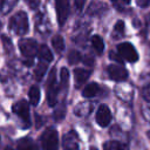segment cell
Segmentation results:
<instances>
[{"label": "cell", "instance_id": "1", "mask_svg": "<svg viewBox=\"0 0 150 150\" xmlns=\"http://www.w3.org/2000/svg\"><path fill=\"white\" fill-rule=\"evenodd\" d=\"M9 29L18 35H25L28 32V18L25 12H18L9 20Z\"/></svg>", "mask_w": 150, "mask_h": 150}, {"label": "cell", "instance_id": "2", "mask_svg": "<svg viewBox=\"0 0 150 150\" xmlns=\"http://www.w3.org/2000/svg\"><path fill=\"white\" fill-rule=\"evenodd\" d=\"M41 144L43 150H57L59 148V136L54 128H48L41 135Z\"/></svg>", "mask_w": 150, "mask_h": 150}, {"label": "cell", "instance_id": "3", "mask_svg": "<svg viewBox=\"0 0 150 150\" xmlns=\"http://www.w3.org/2000/svg\"><path fill=\"white\" fill-rule=\"evenodd\" d=\"M19 48H20L21 54L27 60H30V61H33V57L39 50L38 43L33 39H21L19 41Z\"/></svg>", "mask_w": 150, "mask_h": 150}, {"label": "cell", "instance_id": "4", "mask_svg": "<svg viewBox=\"0 0 150 150\" xmlns=\"http://www.w3.org/2000/svg\"><path fill=\"white\" fill-rule=\"evenodd\" d=\"M56 96H57V84H56L55 68H53L50 70L48 82H47V100L49 105H54L56 103Z\"/></svg>", "mask_w": 150, "mask_h": 150}, {"label": "cell", "instance_id": "5", "mask_svg": "<svg viewBox=\"0 0 150 150\" xmlns=\"http://www.w3.org/2000/svg\"><path fill=\"white\" fill-rule=\"evenodd\" d=\"M13 111L25 123V127H29V124H30V117H29V105H28L27 101L21 100L19 102H16L13 105Z\"/></svg>", "mask_w": 150, "mask_h": 150}, {"label": "cell", "instance_id": "6", "mask_svg": "<svg viewBox=\"0 0 150 150\" xmlns=\"http://www.w3.org/2000/svg\"><path fill=\"white\" fill-rule=\"evenodd\" d=\"M118 54L122 59L127 60L128 62H136L138 60V54L135 47L129 42H123L118 45Z\"/></svg>", "mask_w": 150, "mask_h": 150}, {"label": "cell", "instance_id": "7", "mask_svg": "<svg viewBox=\"0 0 150 150\" xmlns=\"http://www.w3.org/2000/svg\"><path fill=\"white\" fill-rule=\"evenodd\" d=\"M107 71H108L109 77L117 82L124 81L128 77V70L122 64H110L108 66Z\"/></svg>", "mask_w": 150, "mask_h": 150}, {"label": "cell", "instance_id": "8", "mask_svg": "<svg viewBox=\"0 0 150 150\" xmlns=\"http://www.w3.org/2000/svg\"><path fill=\"white\" fill-rule=\"evenodd\" d=\"M110 121H111L110 109L104 104L100 105L97 111H96V122H97V124L101 125V127H107L110 123Z\"/></svg>", "mask_w": 150, "mask_h": 150}, {"label": "cell", "instance_id": "9", "mask_svg": "<svg viewBox=\"0 0 150 150\" xmlns=\"http://www.w3.org/2000/svg\"><path fill=\"white\" fill-rule=\"evenodd\" d=\"M55 7H56V14H57L59 25L62 26L67 21V18L69 15V4H68V1L60 0V1L55 2Z\"/></svg>", "mask_w": 150, "mask_h": 150}, {"label": "cell", "instance_id": "10", "mask_svg": "<svg viewBox=\"0 0 150 150\" xmlns=\"http://www.w3.org/2000/svg\"><path fill=\"white\" fill-rule=\"evenodd\" d=\"M63 150H79L77 135L74 131H69L63 137Z\"/></svg>", "mask_w": 150, "mask_h": 150}, {"label": "cell", "instance_id": "11", "mask_svg": "<svg viewBox=\"0 0 150 150\" xmlns=\"http://www.w3.org/2000/svg\"><path fill=\"white\" fill-rule=\"evenodd\" d=\"M90 70L84 69V68H75L74 69V79H75V84L77 88H80L90 76Z\"/></svg>", "mask_w": 150, "mask_h": 150}, {"label": "cell", "instance_id": "12", "mask_svg": "<svg viewBox=\"0 0 150 150\" xmlns=\"http://www.w3.org/2000/svg\"><path fill=\"white\" fill-rule=\"evenodd\" d=\"M100 90H101L100 86H98L96 82H91V83H89V84H87V86L84 87V89H83V91H82V95H83L84 97L90 98V97L96 96V95L100 93Z\"/></svg>", "mask_w": 150, "mask_h": 150}, {"label": "cell", "instance_id": "13", "mask_svg": "<svg viewBox=\"0 0 150 150\" xmlns=\"http://www.w3.org/2000/svg\"><path fill=\"white\" fill-rule=\"evenodd\" d=\"M38 54H39V57H40L41 62L48 63V62H50L53 60V54H52V52L49 50V48L46 45H42V46L39 47Z\"/></svg>", "mask_w": 150, "mask_h": 150}, {"label": "cell", "instance_id": "14", "mask_svg": "<svg viewBox=\"0 0 150 150\" xmlns=\"http://www.w3.org/2000/svg\"><path fill=\"white\" fill-rule=\"evenodd\" d=\"M90 110H91L90 102H81L74 109V114L77 115V116H80V117H83V116H87L90 112Z\"/></svg>", "mask_w": 150, "mask_h": 150}, {"label": "cell", "instance_id": "15", "mask_svg": "<svg viewBox=\"0 0 150 150\" xmlns=\"http://www.w3.org/2000/svg\"><path fill=\"white\" fill-rule=\"evenodd\" d=\"M18 150H36V145L30 138L25 137L18 142Z\"/></svg>", "mask_w": 150, "mask_h": 150}, {"label": "cell", "instance_id": "16", "mask_svg": "<svg viewBox=\"0 0 150 150\" xmlns=\"http://www.w3.org/2000/svg\"><path fill=\"white\" fill-rule=\"evenodd\" d=\"M91 46H93L94 50H95L98 55H101V54L103 53V50H104V41H103L102 38H100L98 35H94V36L91 38Z\"/></svg>", "mask_w": 150, "mask_h": 150}, {"label": "cell", "instance_id": "17", "mask_svg": "<svg viewBox=\"0 0 150 150\" xmlns=\"http://www.w3.org/2000/svg\"><path fill=\"white\" fill-rule=\"evenodd\" d=\"M28 96H29V102L33 105H36L40 101V89L36 86L30 87L29 91H28Z\"/></svg>", "mask_w": 150, "mask_h": 150}, {"label": "cell", "instance_id": "18", "mask_svg": "<svg viewBox=\"0 0 150 150\" xmlns=\"http://www.w3.org/2000/svg\"><path fill=\"white\" fill-rule=\"evenodd\" d=\"M52 45L54 47V49L57 52V53H62L63 49H64V41H63V38L61 35H55L53 39H52Z\"/></svg>", "mask_w": 150, "mask_h": 150}, {"label": "cell", "instance_id": "19", "mask_svg": "<svg viewBox=\"0 0 150 150\" xmlns=\"http://www.w3.org/2000/svg\"><path fill=\"white\" fill-rule=\"evenodd\" d=\"M107 9V5L103 2H91L88 7V14H97L101 13L102 9Z\"/></svg>", "mask_w": 150, "mask_h": 150}, {"label": "cell", "instance_id": "20", "mask_svg": "<svg viewBox=\"0 0 150 150\" xmlns=\"http://www.w3.org/2000/svg\"><path fill=\"white\" fill-rule=\"evenodd\" d=\"M46 70H47V63H45V62H40V63L36 66L35 70H34L35 79H36L38 81H41L42 77H43V75L46 74Z\"/></svg>", "mask_w": 150, "mask_h": 150}, {"label": "cell", "instance_id": "21", "mask_svg": "<svg viewBox=\"0 0 150 150\" xmlns=\"http://www.w3.org/2000/svg\"><path fill=\"white\" fill-rule=\"evenodd\" d=\"M81 60V54L77 50H70L68 54V62L69 64H76Z\"/></svg>", "mask_w": 150, "mask_h": 150}, {"label": "cell", "instance_id": "22", "mask_svg": "<svg viewBox=\"0 0 150 150\" xmlns=\"http://www.w3.org/2000/svg\"><path fill=\"white\" fill-rule=\"evenodd\" d=\"M121 146L122 144L116 141H108L103 144V150H120Z\"/></svg>", "mask_w": 150, "mask_h": 150}, {"label": "cell", "instance_id": "23", "mask_svg": "<svg viewBox=\"0 0 150 150\" xmlns=\"http://www.w3.org/2000/svg\"><path fill=\"white\" fill-rule=\"evenodd\" d=\"M123 33H124V23H123V21H117L114 27V36L116 39H118L117 36H122Z\"/></svg>", "mask_w": 150, "mask_h": 150}, {"label": "cell", "instance_id": "24", "mask_svg": "<svg viewBox=\"0 0 150 150\" xmlns=\"http://www.w3.org/2000/svg\"><path fill=\"white\" fill-rule=\"evenodd\" d=\"M68 77H69V71L67 68H62L61 69V87L62 88H67V83H68Z\"/></svg>", "mask_w": 150, "mask_h": 150}, {"label": "cell", "instance_id": "25", "mask_svg": "<svg viewBox=\"0 0 150 150\" xmlns=\"http://www.w3.org/2000/svg\"><path fill=\"white\" fill-rule=\"evenodd\" d=\"M129 1H121V2H117V1H115L114 2V5L118 8V11H122L123 8H124V6H129Z\"/></svg>", "mask_w": 150, "mask_h": 150}, {"label": "cell", "instance_id": "26", "mask_svg": "<svg viewBox=\"0 0 150 150\" xmlns=\"http://www.w3.org/2000/svg\"><path fill=\"white\" fill-rule=\"evenodd\" d=\"M110 59H112V60H115V61H117L120 63H123V59L121 57V55L120 54H116L114 52H110Z\"/></svg>", "mask_w": 150, "mask_h": 150}, {"label": "cell", "instance_id": "27", "mask_svg": "<svg viewBox=\"0 0 150 150\" xmlns=\"http://www.w3.org/2000/svg\"><path fill=\"white\" fill-rule=\"evenodd\" d=\"M74 6H75V8L77 9V12H81L82 7L84 6V1H75V2H74Z\"/></svg>", "mask_w": 150, "mask_h": 150}, {"label": "cell", "instance_id": "28", "mask_svg": "<svg viewBox=\"0 0 150 150\" xmlns=\"http://www.w3.org/2000/svg\"><path fill=\"white\" fill-rule=\"evenodd\" d=\"M137 5L141 6V7H146L150 5V1L146 0V1H143V0H137Z\"/></svg>", "mask_w": 150, "mask_h": 150}, {"label": "cell", "instance_id": "29", "mask_svg": "<svg viewBox=\"0 0 150 150\" xmlns=\"http://www.w3.org/2000/svg\"><path fill=\"white\" fill-rule=\"evenodd\" d=\"M27 5L32 8H35L38 5H39V1H27Z\"/></svg>", "mask_w": 150, "mask_h": 150}, {"label": "cell", "instance_id": "30", "mask_svg": "<svg viewBox=\"0 0 150 150\" xmlns=\"http://www.w3.org/2000/svg\"><path fill=\"white\" fill-rule=\"evenodd\" d=\"M120 150H128V148H127L125 145H123V144H122V146H121V149H120Z\"/></svg>", "mask_w": 150, "mask_h": 150}, {"label": "cell", "instance_id": "31", "mask_svg": "<svg viewBox=\"0 0 150 150\" xmlns=\"http://www.w3.org/2000/svg\"><path fill=\"white\" fill-rule=\"evenodd\" d=\"M148 25L150 26V13H149V15H148Z\"/></svg>", "mask_w": 150, "mask_h": 150}, {"label": "cell", "instance_id": "32", "mask_svg": "<svg viewBox=\"0 0 150 150\" xmlns=\"http://www.w3.org/2000/svg\"><path fill=\"white\" fill-rule=\"evenodd\" d=\"M4 150H13V149H12V148H9V146H7V148H5Z\"/></svg>", "mask_w": 150, "mask_h": 150}, {"label": "cell", "instance_id": "33", "mask_svg": "<svg viewBox=\"0 0 150 150\" xmlns=\"http://www.w3.org/2000/svg\"><path fill=\"white\" fill-rule=\"evenodd\" d=\"M89 150H97V149H96V148H94V146H91V148H90Z\"/></svg>", "mask_w": 150, "mask_h": 150}, {"label": "cell", "instance_id": "34", "mask_svg": "<svg viewBox=\"0 0 150 150\" xmlns=\"http://www.w3.org/2000/svg\"><path fill=\"white\" fill-rule=\"evenodd\" d=\"M148 136H149V138H150V130L148 131Z\"/></svg>", "mask_w": 150, "mask_h": 150}]
</instances>
